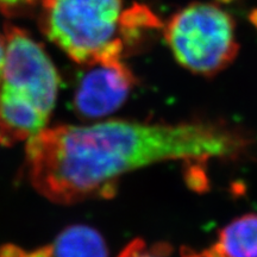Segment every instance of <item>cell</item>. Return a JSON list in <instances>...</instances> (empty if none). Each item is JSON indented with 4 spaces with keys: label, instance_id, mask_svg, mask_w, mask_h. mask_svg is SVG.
<instances>
[{
    "label": "cell",
    "instance_id": "cell-1",
    "mask_svg": "<svg viewBox=\"0 0 257 257\" xmlns=\"http://www.w3.org/2000/svg\"><path fill=\"white\" fill-rule=\"evenodd\" d=\"M250 144L219 124H147L112 119L59 125L30 137L28 174L38 193L56 204L111 198L126 173L170 160L232 159Z\"/></svg>",
    "mask_w": 257,
    "mask_h": 257
},
{
    "label": "cell",
    "instance_id": "cell-2",
    "mask_svg": "<svg viewBox=\"0 0 257 257\" xmlns=\"http://www.w3.org/2000/svg\"><path fill=\"white\" fill-rule=\"evenodd\" d=\"M124 0H42L41 27L55 46L79 64H91L115 48Z\"/></svg>",
    "mask_w": 257,
    "mask_h": 257
},
{
    "label": "cell",
    "instance_id": "cell-3",
    "mask_svg": "<svg viewBox=\"0 0 257 257\" xmlns=\"http://www.w3.org/2000/svg\"><path fill=\"white\" fill-rule=\"evenodd\" d=\"M163 30L175 60L198 75H216L236 59L239 49L232 18L213 4L186 6Z\"/></svg>",
    "mask_w": 257,
    "mask_h": 257
},
{
    "label": "cell",
    "instance_id": "cell-4",
    "mask_svg": "<svg viewBox=\"0 0 257 257\" xmlns=\"http://www.w3.org/2000/svg\"><path fill=\"white\" fill-rule=\"evenodd\" d=\"M5 61L0 92L28 102L49 117L55 106L60 76L40 43L22 29L6 27Z\"/></svg>",
    "mask_w": 257,
    "mask_h": 257
},
{
    "label": "cell",
    "instance_id": "cell-5",
    "mask_svg": "<svg viewBox=\"0 0 257 257\" xmlns=\"http://www.w3.org/2000/svg\"><path fill=\"white\" fill-rule=\"evenodd\" d=\"M123 53L112 51L86 66L74 94V108L81 118L98 119L113 113L127 99L136 80Z\"/></svg>",
    "mask_w": 257,
    "mask_h": 257
},
{
    "label": "cell",
    "instance_id": "cell-6",
    "mask_svg": "<svg viewBox=\"0 0 257 257\" xmlns=\"http://www.w3.org/2000/svg\"><path fill=\"white\" fill-rule=\"evenodd\" d=\"M49 117L28 102L0 92V144L14 146L46 127Z\"/></svg>",
    "mask_w": 257,
    "mask_h": 257
},
{
    "label": "cell",
    "instance_id": "cell-7",
    "mask_svg": "<svg viewBox=\"0 0 257 257\" xmlns=\"http://www.w3.org/2000/svg\"><path fill=\"white\" fill-rule=\"evenodd\" d=\"M49 257H108L104 237L88 225H72L47 245Z\"/></svg>",
    "mask_w": 257,
    "mask_h": 257
},
{
    "label": "cell",
    "instance_id": "cell-8",
    "mask_svg": "<svg viewBox=\"0 0 257 257\" xmlns=\"http://www.w3.org/2000/svg\"><path fill=\"white\" fill-rule=\"evenodd\" d=\"M213 246L221 257H257V214H245L227 224Z\"/></svg>",
    "mask_w": 257,
    "mask_h": 257
},
{
    "label": "cell",
    "instance_id": "cell-9",
    "mask_svg": "<svg viewBox=\"0 0 257 257\" xmlns=\"http://www.w3.org/2000/svg\"><path fill=\"white\" fill-rule=\"evenodd\" d=\"M163 28L162 22L146 5L135 4L133 8L124 10L120 19L119 38L125 44L133 42L142 32L159 30Z\"/></svg>",
    "mask_w": 257,
    "mask_h": 257
},
{
    "label": "cell",
    "instance_id": "cell-10",
    "mask_svg": "<svg viewBox=\"0 0 257 257\" xmlns=\"http://www.w3.org/2000/svg\"><path fill=\"white\" fill-rule=\"evenodd\" d=\"M170 253L172 249L166 244L148 245L142 239H135L121 250L118 257H169Z\"/></svg>",
    "mask_w": 257,
    "mask_h": 257
},
{
    "label": "cell",
    "instance_id": "cell-11",
    "mask_svg": "<svg viewBox=\"0 0 257 257\" xmlns=\"http://www.w3.org/2000/svg\"><path fill=\"white\" fill-rule=\"evenodd\" d=\"M37 0H0V11L12 12L25 6L35 4Z\"/></svg>",
    "mask_w": 257,
    "mask_h": 257
},
{
    "label": "cell",
    "instance_id": "cell-12",
    "mask_svg": "<svg viewBox=\"0 0 257 257\" xmlns=\"http://www.w3.org/2000/svg\"><path fill=\"white\" fill-rule=\"evenodd\" d=\"M181 257H221L220 253L217 251L214 246H211L210 249L204 250V251H194V250L182 248Z\"/></svg>",
    "mask_w": 257,
    "mask_h": 257
},
{
    "label": "cell",
    "instance_id": "cell-13",
    "mask_svg": "<svg viewBox=\"0 0 257 257\" xmlns=\"http://www.w3.org/2000/svg\"><path fill=\"white\" fill-rule=\"evenodd\" d=\"M4 61H5V37L0 35V78H2Z\"/></svg>",
    "mask_w": 257,
    "mask_h": 257
},
{
    "label": "cell",
    "instance_id": "cell-14",
    "mask_svg": "<svg viewBox=\"0 0 257 257\" xmlns=\"http://www.w3.org/2000/svg\"><path fill=\"white\" fill-rule=\"evenodd\" d=\"M249 18H250V22H251V23L257 28V9L253 10L251 14H250Z\"/></svg>",
    "mask_w": 257,
    "mask_h": 257
},
{
    "label": "cell",
    "instance_id": "cell-15",
    "mask_svg": "<svg viewBox=\"0 0 257 257\" xmlns=\"http://www.w3.org/2000/svg\"><path fill=\"white\" fill-rule=\"evenodd\" d=\"M217 2L225 3V4H227V3H232V2H234V0H217Z\"/></svg>",
    "mask_w": 257,
    "mask_h": 257
}]
</instances>
